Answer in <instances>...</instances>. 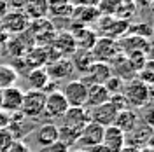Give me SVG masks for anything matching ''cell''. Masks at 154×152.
I'll return each instance as SVG.
<instances>
[{"instance_id":"6da1fadb","label":"cell","mask_w":154,"mask_h":152,"mask_svg":"<svg viewBox=\"0 0 154 152\" xmlns=\"http://www.w3.org/2000/svg\"><path fill=\"white\" fill-rule=\"evenodd\" d=\"M125 103L126 102H125V98H123V95L110 96V100L105 102V103L98 105V107H93V108H88L89 121H91V123L100 124V126H103V128L112 126L117 112L123 110V108H126Z\"/></svg>"},{"instance_id":"7a4b0ae2","label":"cell","mask_w":154,"mask_h":152,"mask_svg":"<svg viewBox=\"0 0 154 152\" xmlns=\"http://www.w3.org/2000/svg\"><path fill=\"white\" fill-rule=\"evenodd\" d=\"M121 95L128 105H131L135 108H142L151 102V86L140 82L138 79H133V81L125 82Z\"/></svg>"},{"instance_id":"3957f363","label":"cell","mask_w":154,"mask_h":152,"mask_svg":"<svg viewBox=\"0 0 154 152\" xmlns=\"http://www.w3.org/2000/svg\"><path fill=\"white\" fill-rule=\"evenodd\" d=\"M44 107H46V93L30 89L26 93H23L19 112L23 114L25 119H37L44 114Z\"/></svg>"},{"instance_id":"277c9868","label":"cell","mask_w":154,"mask_h":152,"mask_svg":"<svg viewBox=\"0 0 154 152\" xmlns=\"http://www.w3.org/2000/svg\"><path fill=\"white\" fill-rule=\"evenodd\" d=\"M98 23V37H105V38H112V40H119L121 37L126 35L128 30V21L117 19L116 16H100L96 19Z\"/></svg>"},{"instance_id":"5b68a950","label":"cell","mask_w":154,"mask_h":152,"mask_svg":"<svg viewBox=\"0 0 154 152\" xmlns=\"http://www.w3.org/2000/svg\"><path fill=\"white\" fill-rule=\"evenodd\" d=\"M91 54L95 58V61H102V63H112L116 58L121 54V51L117 47V42L112 38L98 37L95 42V46L91 49Z\"/></svg>"},{"instance_id":"8992f818","label":"cell","mask_w":154,"mask_h":152,"mask_svg":"<svg viewBox=\"0 0 154 152\" xmlns=\"http://www.w3.org/2000/svg\"><path fill=\"white\" fill-rule=\"evenodd\" d=\"M28 25H30V19L26 18V14L23 11H9L0 19V26L9 37L23 33L25 30H28Z\"/></svg>"},{"instance_id":"52a82bcc","label":"cell","mask_w":154,"mask_h":152,"mask_svg":"<svg viewBox=\"0 0 154 152\" xmlns=\"http://www.w3.org/2000/svg\"><path fill=\"white\" fill-rule=\"evenodd\" d=\"M28 135H30V140H25L26 145L33 143V145H37V150H38V149H44L51 143L58 142V126L53 123H46L42 126H38L37 129L30 131Z\"/></svg>"},{"instance_id":"ba28073f","label":"cell","mask_w":154,"mask_h":152,"mask_svg":"<svg viewBox=\"0 0 154 152\" xmlns=\"http://www.w3.org/2000/svg\"><path fill=\"white\" fill-rule=\"evenodd\" d=\"M125 140L126 145L135 147V149H142L145 145H151V142H152V126H149L147 123H144L140 119L133 129L125 135Z\"/></svg>"},{"instance_id":"9c48e42d","label":"cell","mask_w":154,"mask_h":152,"mask_svg":"<svg viewBox=\"0 0 154 152\" xmlns=\"http://www.w3.org/2000/svg\"><path fill=\"white\" fill-rule=\"evenodd\" d=\"M61 95L67 100L68 107H86L88 86H84L81 81H70L63 86Z\"/></svg>"},{"instance_id":"30bf717a","label":"cell","mask_w":154,"mask_h":152,"mask_svg":"<svg viewBox=\"0 0 154 152\" xmlns=\"http://www.w3.org/2000/svg\"><path fill=\"white\" fill-rule=\"evenodd\" d=\"M116 42H117V47L121 51V54H125V56L131 54V53H142L145 56H149V53H151V42L147 38H140L126 33L125 37H121Z\"/></svg>"},{"instance_id":"8fae6325","label":"cell","mask_w":154,"mask_h":152,"mask_svg":"<svg viewBox=\"0 0 154 152\" xmlns=\"http://www.w3.org/2000/svg\"><path fill=\"white\" fill-rule=\"evenodd\" d=\"M68 32L72 33V38L75 42V47L82 49V51H91L96 42V38H98L95 30H91L89 26L77 25V23H72V26H70Z\"/></svg>"},{"instance_id":"7c38bea8","label":"cell","mask_w":154,"mask_h":152,"mask_svg":"<svg viewBox=\"0 0 154 152\" xmlns=\"http://www.w3.org/2000/svg\"><path fill=\"white\" fill-rule=\"evenodd\" d=\"M65 128H70L74 131H82V128L89 123V114L86 107H68L65 115L61 117Z\"/></svg>"},{"instance_id":"4fadbf2b","label":"cell","mask_w":154,"mask_h":152,"mask_svg":"<svg viewBox=\"0 0 154 152\" xmlns=\"http://www.w3.org/2000/svg\"><path fill=\"white\" fill-rule=\"evenodd\" d=\"M21 102H23V89H19L18 86H11L2 89V96H0V110L7 112V114H14L19 112L21 108Z\"/></svg>"},{"instance_id":"5bb4252c","label":"cell","mask_w":154,"mask_h":152,"mask_svg":"<svg viewBox=\"0 0 154 152\" xmlns=\"http://www.w3.org/2000/svg\"><path fill=\"white\" fill-rule=\"evenodd\" d=\"M112 75V68L109 63H102V61H95L91 67L88 68L86 74H82L81 82L84 86H93V84H103L109 77Z\"/></svg>"},{"instance_id":"9a60e30c","label":"cell","mask_w":154,"mask_h":152,"mask_svg":"<svg viewBox=\"0 0 154 152\" xmlns=\"http://www.w3.org/2000/svg\"><path fill=\"white\" fill-rule=\"evenodd\" d=\"M68 110V103L63 98L61 91H53L46 95V107H44V114H48L51 119H61L65 112Z\"/></svg>"},{"instance_id":"2e32d148","label":"cell","mask_w":154,"mask_h":152,"mask_svg":"<svg viewBox=\"0 0 154 152\" xmlns=\"http://www.w3.org/2000/svg\"><path fill=\"white\" fill-rule=\"evenodd\" d=\"M103 131H105L103 126L89 121V123L82 128L81 135H79L77 145H82V149H89V147H93V145L102 143V140H103Z\"/></svg>"},{"instance_id":"e0dca14e","label":"cell","mask_w":154,"mask_h":152,"mask_svg":"<svg viewBox=\"0 0 154 152\" xmlns=\"http://www.w3.org/2000/svg\"><path fill=\"white\" fill-rule=\"evenodd\" d=\"M51 47L54 49L60 58H70L74 53H75V42L72 38V33L68 30H60L54 33V40L51 44Z\"/></svg>"},{"instance_id":"ac0fdd59","label":"cell","mask_w":154,"mask_h":152,"mask_svg":"<svg viewBox=\"0 0 154 152\" xmlns=\"http://www.w3.org/2000/svg\"><path fill=\"white\" fill-rule=\"evenodd\" d=\"M44 68H46V72L49 75V81H63V79L70 77L72 72H74L70 58H58L56 61L48 63Z\"/></svg>"},{"instance_id":"d6986e66","label":"cell","mask_w":154,"mask_h":152,"mask_svg":"<svg viewBox=\"0 0 154 152\" xmlns=\"http://www.w3.org/2000/svg\"><path fill=\"white\" fill-rule=\"evenodd\" d=\"M138 121H140L138 114H137L135 110H131V108H128V107H126V108H123V110H119V112H117V115H116L112 126H116L117 129H121V131L126 135V133H130L135 126L138 124Z\"/></svg>"},{"instance_id":"ffe728a7","label":"cell","mask_w":154,"mask_h":152,"mask_svg":"<svg viewBox=\"0 0 154 152\" xmlns=\"http://www.w3.org/2000/svg\"><path fill=\"white\" fill-rule=\"evenodd\" d=\"M98 18H100V14H98L95 5H74L70 19H72V23L88 26L89 23H95Z\"/></svg>"},{"instance_id":"44dd1931","label":"cell","mask_w":154,"mask_h":152,"mask_svg":"<svg viewBox=\"0 0 154 152\" xmlns=\"http://www.w3.org/2000/svg\"><path fill=\"white\" fill-rule=\"evenodd\" d=\"M102 143L105 145L109 150L119 152L126 145L125 133L121 129H117L116 126H107L105 131H103V140H102Z\"/></svg>"},{"instance_id":"7402d4cb","label":"cell","mask_w":154,"mask_h":152,"mask_svg":"<svg viewBox=\"0 0 154 152\" xmlns=\"http://www.w3.org/2000/svg\"><path fill=\"white\" fill-rule=\"evenodd\" d=\"M110 100V95L107 91L103 84H93L88 86V96H86V108H93L98 105L105 103Z\"/></svg>"},{"instance_id":"603a6c76","label":"cell","mask_w":154,"mask_h":152,"mask_svg":"<svg viewBox=\"0 0 154 152\" xmlns=\"http://www.w3.org/2000/svg\"><path fill=\"white\" fill-rule=\"evenodd\" d=\"M26 82H28L30 89L32 91H44L46 84L49 82V75L46 72V68H32L28 74H26Z\"/></svg>"},{"instance_id":"cb8c5ba5","label":"cell","mask_w":154,"mask_h":152,"mask_svg":"<svg viewBox=\"0 0 154 152\" xmlns=\"http://www.w3.org/2000/svg\"><path fill=\"white\" fill-rule=\"evenodd\" d=\"M70 61H72V67H74V70L81 72V74H86L88 68L95 63V58H93V54H91V51L75 49V53L70 56Z\"/></svg>"},{"instance_id":"d4e9b609","label":"cell","mask_w":154,"mask_h":152,"mask_svg":"<svg viewBox=\"0 0 154 152\" xmlns=\"http://www.w3.org/2000/svg\"><path fill=\"white\" fill-rule=\"evenodd\" d=\"M23 12L26 14V18H28L30 21H33V19H40V18H48L49 16L48 2H46V0H30L28 5L25 7Z\"/></svg>"},{"instance_id":"484cf974","label":"cell","mask_w":154,"mask_h":152,"mask_svg":"<svg viewBox=\"0 0 154 152\" xmlns=\"http://www.w3.org/2000/svg\"><path fill=\"white\" fill-rule=\"evenodd\" d=\"M18 75L19 74L14 67L2 63V65H0V89H5V87L14 86L16 81H18Z\"/></svg>"},{"instance_id":"4316f807","label":"cell","mask_w":154,"mask_h":152,"mask_svg":"<svg viewBox=\"0 0 154 152\" xmlns=\"http://www.w3.org/2000/svg\"><path fill=\"white\" fill-rule=\"evenodd\" d=\"M79 135H81V131H74V129L65 128V126H58V142H61L68 149L72 145H77Z\"/></svg>"},{"instance_id":"83f0119b","label":"cell","mask_w":154,"mask_h":152,"mask_svg":"<svg viewBox=\"0 0 154 152\" xmlns=\"http://www.w3.org/2000/svg\"><path fill=\"white\" fill-rule=\"evenodd\" d=\"M128 35H135V37H140V38H151L152 35V26L149 23H135V25H128V30H126Z\"/></svg>"},{"instance_id":"f1b7e54d","label":"cell","mask_w":154,"mask_h":152,"mask_svg":"<svg viewBox=\"0 0 154 152\" xmlns=\"http://www.w3.org/2000/svg\"><path fill=\"white\" fill-rule=\"evenodd\" d=\"M119 4H121L119 0H98L95 7L100 16H114Z\"/></svg>"},{"instance_id":"f546056e","label":"cell","mask_w":154,"mask_h":152,"mask_svg":"<svg viewBox=\"0 0 154 152\" xmlns=\"http://www.w3.org/2000/svg\"><path fill=\"white\" fill-rule=\"evenodd\" d=\"M135 12H137V5H135L133 2H121L114 16H116L117 19L128 21V19H131V18L135 16Z\"/></svg>"},{"instance_id":"4dcf8cb0","label":"cell","mask_w":154,"mask_h":152,"mask_svg":"<svg viewBox=\"0 0 154 152\" xmlns=\"http://www.w3.org/2000/svg\"><path fill=\"white\" fill-rule=\"evenodd\" d=\"M103 87L109 91V95H110V96L121 95V93H123V87H125V81L112 74V75L109 77L105 82H103Z\"/></svg>"},{"instance_id":"1f68e13d","label":"cell","mask_w":154,"mask_h":152,"mask_svg":"<svg viewBox=\"0 0 154 152\" xmlns=\"http://www.w3.org/2000/svg\"><path fill=\"white\" fill-rule=\"evenodd\" d=\"M4 152H33V150H32L30 145H26L25 140H14Z\"/></svg>"},{"instance_id":"d6a6232c","label":"cell","mask_w":154,"mask_h":152,"mask_svg":"<svg viewBox=\"0 0 154 152\" xmlns=\"http://www.w3.org/2000/svg\"><path fill=\"white\" fill-rule=\"evenodd\" d=\"M12 142H14V136L11 135L9 129H7V128L0 129V152H4Z\"/></svg>"},{"instance_id":"836d02e7","label":"cell","mask_w":154,"mask_h":152,"mask_svg":"<svg viewBox=\"0 0 154 152\" xmlns=\"http://www.w3.org/2000/svg\"><path fill=\"white\" fill-rule=\"evenodd\" d=\"M35 152H68V147H65L61 142H54L48 145V147H44V149H38Z\"/></svg>"},{"instance_id":"e575fe53","label":"cell","mask_w":154,"mask_h":152,"mask_svg":"<svg viewBox=\"0 0 154 152\" xmlns=\"http://www.w3.org/2000/svg\"><path fill=\"white\" fill-rule=\"evenodd\" d=\"M5 2L9 5V11H25L30 0H5Z\"/></svg>"},{"instance_id":"d590c367","label":"cell","mask_w":154,"mask_h":152,"mask_svg":"<svg viewBox=\"0 0 154 152\" xmlns=\"http://www.w3.org/2000/svg\"><path fill=\"white\" fill-rule=\"evenodd\" d=\"M86 152H112V150H109L103 143H98V145H93V147L86 149Z\"/></svg>"},{"instance_id":"8d00e7d4","label":"cell","mask_w":154,"mask_h":152,"mask_svg":"<svg viewBox=\"0 0 154 152\" xmlns=\"http://www.w3.org/2000/svg\"><path fill=\"white\" fill-rule=\"evenodd\" d=\"M7 12H9V5H7V2H5V0H0V19L4 18Z\"/></svg>"},{"instance_id":"74e56055","label":"cell","mask_w":154,"mask_h":152,"mask_svg":"<svg viewBox=\"0 0 154 152\" xmlns=\"http://www.w3.org/2000/svg\"><path fill=\"white\" fill-rule=\"evenodd\" d=\"M152 0H133L135 5H140V7H149Z\"/></svg>"},{"instance_id":"f35d334b","label":"cell","mask_w":154,"mask_h":152,"mask_svg":"<svg viewBox=\"0 0 154 152\" xmlns=\"http://www.w3.org/2000/svg\"><path fill=\"white\" fill-rule=\"evenodd\" d=\"M119 152H140V149H135V147H130V145H125Z\"/></svg>"},{"instance_id":"ab89813d","label":"cell","mask_w":154,"mask_h":152,"mask_svg":"<svg viewBox=\"0 0 154 152\" xmlns=\"http://www.w3.org/2000/svg\"><path fill=\"white\" fill-rule=\"evenodd\" d=\"M68 152H86V149H68Z\"/></svg>"},{"instance_id":"60d3db41","label":"cell","mask_w":154,"mask_h":152,"mask_svg":"<svg viewBox=\"0 0 154 152\" xmlns=\"http://www.w3.org/2000/svg\"><path fill=\"white\" fill-rule=\"evenodd\" d=\"M119 2H133V0H119Z\"/></svg>"},{"instance_id":"b9f144b4","label":"cell","mask_w":154,"mask_h":152,"mask_svg":"<svg viewBox=\"0 0 154 152\" xmlns=\"http://www.w3.org/2000/svg\"><path fill=\"white\" fill-rule=\"evenodd\" d=\"M0 96H2V89H0Z\"/></svg>"}]
</instances>
